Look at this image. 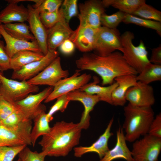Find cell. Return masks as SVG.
Returning <instances> with one entry per match:
<instances>
[{"instance_id":"1","label":"cell","mask_w":161,"mask_h":161,"mask_svg":"<svg viewBox=\"0 0 161 161\" xmlns=\"http://www.w3.org/2000/svg\"><path fill=\"white\" fill-rule=\"evenodd\" d=\"M75 64L80 71L89 70L97 74L101 78L103 86L112 84L118 77L138 74L127 63L119 51L105 56L86 53L75 61Z\"/></svg>"},{"instance_id":"2","label":"cell","mask_w":161,"mask_h":161,"mask_svg":"<svg viewBox=\"0 0 161 161\" xmlns=\"http://www.w3.org/2000/svg\"><path fill=\"white\" fill-rule=\"evenodd\" d=\"M82 130L78 123L57 122L38 144L47 156L65 157L79 144Z\"/></svg>"},{"instance_id":"3","label":"cell","mask_w":161,"mask_h":161,"mask_svg":"<svg viewBox=\"0 0 161 161\" xmlns=\"http://www.w3.org/2000/svg\"><path fill=\"white\" fill-rule=\"evenodd\" d=\"M125 120L122 127L126 141L132 142L148 134L154 118L151 107H139L129 103L123 108Z\"/></svg>"},{"instance_id":"4","label":"cell","mask_w":161,"mask_h":161,"mask_svg":"<svg viewBox=\"0 0 161 161\" xmlns=\"http://www.w3.org/2000/svg\"><path fill=\"white\" fill-rule=\"evenodd\" d=\"M134 38V33L129 31L120 35L122 47L121 52L127 63L139 74L150 62L143 41L141 40L139 45L135 46L133 43Z\"/></svg>"},{"instance_id":"5","label":"cell","mask_w":161,"mask_h":161,"mask_svg":"<svg viewBox=\"0 0 161 161\" xmlns=\"http://www.w3.org/2000/svg\"><path fill=\"white\" fill-rule=\"evenodd\" d=\"M0 92L2 98L13 104L39 90L38 86L30 84L27 80L18 81L8 79L0 71Z\"/></svg>"},{"instance_id":"6","label":"cell","mask_w":161,"mask_h":161,"mask_svg":"<svg viewBox=\"0 0 161 161\" xmlns=\"http://www.w3.org/2000/svg\"><path fill=\"white\" fill-rule=\"evenodd\" d=\"M161 151V138L147 134L134 141L131 151L134 161H157Z\"/></svg>"},{"instance_id":"7","label":"cell","mask_w":161,"mask_h":161,"mask_svg":"<svg viewBox=\"0 0 161 161\" xmlns=\"http://www.w3.org/2000/svg\"><path fill=\"white\" fill-rule=\"evenodd\" d=\"M122 47L119 31L103 26L98 30L96 39L94 50L95 53L105 56L116 50L121 52Z\"/></svg>"},{"instance_id":"8","label":"cell","mask_w":161,"mask_h":161,"mask_svg":"<svg viewBox=\"0 0 161 161\" xmlns=\"http://www.w3.org/2000/svg\"><path fill=\"white\" fill-rule=\"evenodd\" d=\"M78 26L98 29L101 27V18L105 13V7L101 1L90 0L79 4Z\"/></svg>"},{"instance_id":"9","label":"cell","mask_w":161,"mask_h":161,"mask_svg":"<svg viewBox=\"0 0 161 161\" xmlns=\"http://www.w3.org/2000/svg\"><path fill=\"white\" fill-rule=\"evenodd\" d=\"M80 71L77 70L70 77L60 80L53 87L52 91L44 102H49L63 95L79 89L87 83L91 78V75L86 73L81 75Z\"/></svg>"},{"instance_id":"10","label":"cell","mask_w":161,"mask_h":161,"mask_svg":"<svg viewBox=\"0 0 161 161\" xmlns=\"http://www.w3.org/2000/svg\"><path fill=\"white\" fill-rule=\"evenodd\" d=\"M68 70L63 69L58 56L37 75L27 80L31 85H47L54 87L61 80L68 77Z\"/></svg>"},{"instance_id":"11","label":"cell","mask_w":161,"mask_h":161,"mask_svg":"<svg viewBox=\"0 0 161 161\" xmlns=\"http://www.w3.org/2000/svg\"><path fill=\"white\" fill-rule=\"evenodd\" d=\"M125 96L129 103L139 107H151L155 101L153 87L140 81L127 90Z\"/></svg>"},{"instance_id":"12","label":"cell","mask_w":161,"mask_h":161,"mask_svg":"<svg viewBox=\"0 0 161 161\" xmlns=\"http://www.w3.org/2000/svg\"><path fill=\"white\" fill-rule=\"evenodd\" d=\"M58 55L59 53L56 50L48 51L40 60L31 62L18 71H13L11 78L13 79L21 81L30 79L44 69Z\"/></svg>"},{"instance_id":"13","label":"cell","mask_w":161,"mask_h":161,"mask_svg":"<svg viewBox=\"0 0 161 161\" xmlns=\"http://www.w3.org/2000/svg\"><path fill=\"white\" fill-rule=\"evenodd\" d=\"M27 8L29 13L27 21L30 30L37 41L41 52L45 55L48 51L47 44V29L41 21L37 10L30 4L28 5Z\"/></svg>"},{"instance_id":"14","label":"cell","mask_w":161,"mask_h":161,"mask_svg":"<svg viewBox=\"0 0 161 161\" xmlns=\"http://www.w3.org/2000/svg\"><path fill=\"white\" fill-rule=\"evenodd\" d=\"M113 121L114 118L112 117L103 133L92 145L88 146L75 147L73 149L74 156L77 157H80L86 153L95 152L97 153L100 159H101L109 150L108 143L109 138L113 134L111 132Z\"/></svg>"},{"instance_id":"15","label":"cell","mask_w":161,"mask_h":161,"mask_svg":"<svg viewBox=\"0 0 161 161\" xmlns=\"http://www.w3.org/2000/svg\"><path fill=\"white\" fill-rule=\"evenodd\" d=\"M67 94L70 101H79L83 105L84 110L78 123L82 129H88L90 125L89 113L100 101L99 97L97 95L88 94L79 89L70 92Z\"/></svg>"},{"instance_id":"16","label":"cell","mask_w":161,"mask_h":161,"mask_svg":"<svg viewBox=\"0 0 161 161\" xmlns=\"http://www.w3.org/2000/svg\"><path fill=\"white\" fill-rule=\"evenodd\" d=\"M99 28L78 26L70 39L80 51L86 52L94 50Z\"/></svg>"},{"instance_id":"17","label":"cell","mask_w":161,"mask_h":161,"mask_svg":"<svg viewBox=\"0 0 161 161\" xmlns=\"http://www.w3.org/2000/svg\"><path fill=\"white\" fill-rule=\"evenodd\" d=\"M74 31L65 20L58 22L47 29V44L48 51L56 50L66 40L70 39Z\"/></svg>"},{"instance_id":"18","label":"cell","mask_w":161,"mask_h":161,"mask_svg":"<svg viewBox=\"0 0 161 161\" xmlns=\"http://www.w3.org/2000/svg\"><path fill=\"white\" fill-rule=\"evenodd\" d=\"M7 5L0 12V24H5L13 22H24L27 21L28 10L23 4L18 3L27 0H6Z\"/></svg>"},{"instance_id":"19","label":"cell","mask_w":161,"mask_h":161,"mask_svg":"<svg viewBox=\"0 0 161 161\" xmlns=\"http://www.w3.org/2000/svg\"><path fill=\"white\" fill-rule=\"evenodd\" d=\"M0 34L5 42L6 51L11 58L16 53L22 50L41 52L36 40L27 41L13 38L5 31L1 24H0Z\"/></svg>"},{"instance_id":"20","label":"cell","mask_w":161,"mask_h":161,"mask_svg":"<svg viewBox=\"0 0 161 161\" xmlns=\"http://www.w3.org/2000/svg\"><path fill=\"white\" fill-rule=\"evenodd\" d=\"M116 142L114 147L109 150L99 161H112L121 158L127 161H134L131 151L126 143L124 131L120 126L116 131Z\"/></svg>"},{"instance_id":"21","label":"cell","mask_w":161,"mask_h":161,"mask_svg":"<svg viewBox=\"0 0 161 161\" xmlns=\"http://www.w3.org/2000/svg\"><path fill=\"white\" fill-rule=\"evenodd\" d=\"M136 75H123L116 78L115 81L118 86L113 91L112 94V105L124 106L126 102V94L127 90L137 83Z\"/></svg>"},{"instance_id":"22","label":"cell","mask_w":161,"mask_h":161,"mask_svg":"<svg viewBox=\"0 0 161 161\" xmlns=\"http://www.w3.org/2000/svg\"><path fill=\"white\" fill-rule=\"evenodd\" d=\"M100 80L96 76L93 77V81L88 83L79 90L91 95H97L100 101H103L112 105V94L114 89L118 86V83L114 81L107 86H101L97 84Z\"/></svg>"},{"instance_id":"23","label":"cell","mask_w":161,"mask_h":161,"mask_svg":"<svg viewBox=\"0 0 161 161\" xmlns=\"http://www.w3.org/2000/svg\"><path fill=\"white\" fill-rule=\"evenodd\" d=\"M44 55L41 52L29 50L20 51L11 58L10 69H13V71H18L24 66L34 61L40 60Z\"/></svg>"},{"instance_id":"24","label":"cell","mask_w":161,"mask_h":161,"mask_svg":"<svg viewBox=\"0 0 161 161\" xmlns=\"http://www.w3.org/2000/svg\"><path fill=\"white\" fill-rule=\"evenodd\" d=\"M33 120L34 126L31 131L30 139L31 145L34 147L38 137L48 133L50 130L51 127L45 111L38 114Z\"/></svg>"},{"instance_id":"25","label":"cell","mask_w":161,"mask_h":161,"mask_svg":"<svg viewBox=\"0 0 161 161\" xmlns=\"http://www.w3.org/2000/svg\"><path fill=\"white\" fill-rule=\"evenodd\" d=\"M31 145L23 137L0 123V147Z\"/></svg>"},{"instance_id":"26","label":"cell","mask_w":161,"mask_h":161,"mask_svg":"<svg viewBox=\"0 0 161 161\" xmlns=\"http://www.w3.org/2000/svg\"><path fill=\"white\" fill-rule=\"evenodd\" d=\"M2 25L5 31L13 38L27 41L35 40L30 33L29 25L24 22L12 23Z\"/></svg>"},{"instance_id":"27","label":"cell","mask_w":161,"mask_h":161,"mask_svg":"<svg viewBox=\"0 0 161 161\" xmlns=\"http://www.w3.org/2000/svg\"><path fill=\"white\" fill-rule=\"evenodd\" d=\"M53 87L49 86L42 91L36 94H30L26 97L16 103L21 108L32 109L39 106L41 103L49 95L53 90Z\"/></svg>"},{"instance_id":"28","label":"cell","mask_w":161,"mask_h":161,"mask_svg":"<svg viewBox=\"0 0 161 161\" xmlns=\"http://www.w3.org/2000/svg\"><path fill=\"white\" fill-rule=\"evenodd\" d=\"M136 79L145 84H149L152 82L161 80V65L153 64L150 62L146 65Z\"/></svg>"},{"instance_id":"29","label":"cell","mask_w":161,"mask_h":161,"mask_svg":"<svg viewBox=\"0 0 161 161\" xmlns=\"http://www.w3.org/2000/svg\"><path fill=\"white\" fill-rule=\"evenodd\" d=\"M123 22L133 24L155 30L160 36L161 35V23L152 20L146 19L132 15L125 14Z\"/></svg>"},{"instance_id":"30","label":"cell","mask_w":161,"mask_h":161,"mask_svg":"<svg viewBox=\"0 0 161 161\" xmlns=\"http://www.w3.org/2000/svg\"><path fill=\"white\" fill-rule=\"evenodd\" d=\"M145 3V0H112L111 6L125 14L132 15Z\"/></svg>"},{"instance_id":"31","label":"cell","mask_w":161,"mask_h":161,"mask_svg":"<svg viewBox=\"0 0 161 161\" xmlns=\"http://www.w3.org/2000/svg\"><path fill=\"white\" fill-rule=\"evenodd\" d=\"M132 15L161 22V11L146 3L140 6Z\"/></svg>"},{"instance_id":"32","label":"cell","mask_w":161,"mask_h":161,"mask_svg":"<svg viewBox=\"0 0 161 161\" xmlns=\"http://www.w3.org/2000/svg\"><path fill=\"white\" fill-rule=\"evenodd\" d=\"M125 14V13L120 11L111 15L105 13L101 17V25L109 29H116L120 22L123 21Z\"/></svg>"},{"instance_id":"33","label":"cell","mask_w":161,"mask_h":161,"mask_svg":"<svg viewBox=\"0 0 161 161\" xmlns=\"http://www.w3.org/2000/svg\"><path fill=\"white\" fill-rule=\"evenodd\" d=\"M78 0H65L60 8L63 18L68 23L71 18L78 14Z\"/></svg>"},{"instance_id":"34","label":"cell","mask_w":161,"mask_h":161,"mask_svg":"<svg viewBox=\"0 0 161 161\" xmlns=\"http://www.w3.org/2000/svg\"><path fill=\"white\" fill-rule=\"evenodd\" d=\"M40 20L46 28L49 29L60 21L65 20L60 9L51 13L42 12L39 13Z\"/></svg>"},{"instance_id":"35","label":"cell","mask_w":161,"mask_h":161,"mask_svg":"<svg viewBox=\"0 0 161 161\" xmlns=\"http://www.w3.org/2000/svg\"><path fill=\"white\" fill-rule=\"evenodd\" d=\"M57 100L47 113L48 119L50 122L53 119V115L57 112H64L70 100L67 94H64L58 97Z\"/></svg>"},{"instance_id":"36","label":"cell","mask_w":161,"mask_h":161,"mask_svg":"<svg viewBox=\"0 0 161 161\" xmlns=\"http://www.w3.org/2000/svg\"><path fill=\"white\" fill-rule=\"evenodd\" d=\"M26 145L15 146L0 147V161H12Z\"/></svg>"},{"instance_id":"37","label":"cell","mask_w":161,"mask_h":161,"mask_svg":"<svg viewBox=\"0 0 161 161\" xmlns=\"http://www.w3.org/2000/svg\"><path fill=\"white\" fill-rule=\"evenodd\" d=\"M18 156L21 161H44L47 156L42 151L39 153L33 151L26 146L19 152Z\"/></svg>"},{"instance_id":"38","label":"cell","mask_w":161,"mask_h":161,"mask_svg":"<svg viewBox=\"0 0 161 161\" xmlns=\"http://www.w3.org/2000/svg\"><path fill=\"white\" fill-rule=\"evenodd\" d=\"M63 2L62 0H43L41 4L35 8L39 13L52 12L59 10Z\"/></svg>"},{"instance_id":"39","label":"cell","mask_w":161,"mask_h":161,"mask_svg":"<svg viewBox=\"0 0 161 161\" xmlns=\"http://www.w3.org/2000/svg\"><path fill=\"white\" fill-rule=\"evenodd\" d=\"M11 58L7 54L3 41L0 40V71L3 72L10 69Z\"/></svg>"},{"instance_id":"40","label":"cell","mask_w":161,"mask_h":161,"mask_svg":"<svg viewBox=\"0 0 161 161\" xmlns=\"http://www.w3.org/2000/svg\"><path fill=\"white\" fill-rule=\"evenodd\" d=\"M15 108V104H12L2 98L0 101V122L8 117Z\"/></svg>"},{"instance_id":"41","label":"cell","mask_w":161,"mask_h":161,"mask_svg":"<svg viewBox=\"0 0 161 161\" xmlns=\"http://www.w3.org/2000/svg\"><path fill=\"white\" fill-rule=\"evenodd\" d=\"M148 134L155 137L161 138V114H157L149 127Z\"/></svg>"},{"instance_id":"42","label":"cell","mask_w":161,"mask_h":161,"mask_svg":"<svg viewBox=\"0 0 161 161\" xmlns=\"http://www.w3.org/2000/svg\"><path fill=\"white\" fill-rule=\"evenodd\" d=\"M59 47L62 53L65 55H69L73 52L75 46L71 40L68 39L65 40Z\"/></svg>"},{"instance_id":"43","label":"cell","mask_w":161,"mask_h":161,"mask_svg":"<svg viewBox=\"0 0 161 161\" xmlns=\"http://www.w3.org/2000/svg\"><path fill=\"white\" fill-rule=\"evenodd\" d=\"M151 63L161 65V45L152 49L151 55L149 60Z\"/></svg>"},{"instance_id":"44","label":"cell","mask_w":161,"mask_h":161,"mask_svg":"<svg viewBox=\"0 0 161 161\" xmlns=\"http://www.w3.org/2000/svg\"><path fill=\"white\" fill-rule=\"evenodd\" d=\"M2 98V96L1 95V93L0 92V101H1V99Z\"/></svg>"},{"instance_id":"45","label":"cell","mask_w":161,"mask_h":161,"mask_svg":"<svg viewBox=\"0 0 161 161\" xmlns=\"http://www.w3.org/2000/svg\"><path fill=\"white\" fill-rule=\"evenodd\" d=\"M16 161H21V160L20 159L18 158V159Z\"/></svg>"},{"instance_id":"46","label":"cell","mask_w":161,"mask_h":161,"mask_svg":"<svg viewBox=\"0 0 161 161\" xmlns=\"http://www.w3.org/2000/svg\"><path fill=\"white\" fill-rule=\"evenodd\" d=\"M2 36L0 34V38H1L2 37Z\"/></svg>"},{"instance_id":"47","label":"cell","mask_w":161,"mask_h":161,"mask_svg":"<svg viewBox=\"0 0 161 161\" xmlns=\"http://www.w3.org/2000/svg\"><path fill=\"white\" fill-rule=\"evenodd\" d=\"M1 80H0V84H1Z\"/></svg>"}]
</instances>
